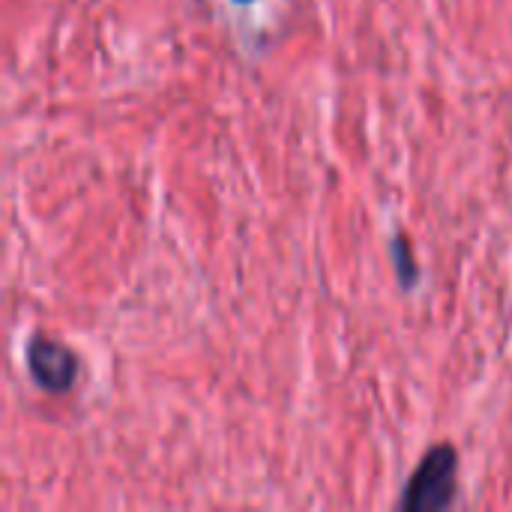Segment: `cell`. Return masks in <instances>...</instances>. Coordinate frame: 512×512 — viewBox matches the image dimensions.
Masks as SVG:
<instances>
[{"label":"cell","mask_w":512,"mask_h":512,"mask_svg":"<svg viewBox=\"0 0 512 512\" xmlns=\"http://www.w3.org/2000/svg\"><path fill=\"white\" fill-rule=\"evenodd\" d=\"M459 486V450L453 444H435L405 483L399 510L438 512L453 507Z\"/></svg>","instance_id":"obj_1"},{"label":"cell","mask_w":512,"mask_h":512,"mask_svg":"<svg viewBox=\"0 0 512 512\" xmlns=\"http://www.w3.org/2000/svg\"><path fill=\"white\" fill-rule=\"evenodd\" d=\"M24 360H27V375L30 381L51 396H66L72 393V387L78 384V354L72 348H66L57 339L48 336H33L24 348Z\"/></svg>","instance_id":"obj_2"},{"label":"cell","mask_w":512,"mask_h":512,"mask_svg":"<svg viewBox=\"0 0 512 512\" xmlns=\"http://www.w3.org/2000/svg\"><path fill=\"white\" fill-rule=\"evenodd\" d=\"M390 258H393V267H396V276H399L402 291L417 288V282H420V264H417L414 249H411V240L405 234H393L390 237Z\"/></svg>","instance_id":"obj_3"},{"label":"cell","mask_w":512,"mask_h":512,"mask_svg":"<svg viewBox=\"0 0 512 512\" xmlns=\"http://www.w3.org/2000/svg\"><path fill=\"white\" fill-rule=\"evenodd\" d=\"M234 3H255V0H234Z\"/></svg>","instance_id":"obj_4"}]
</instances>
